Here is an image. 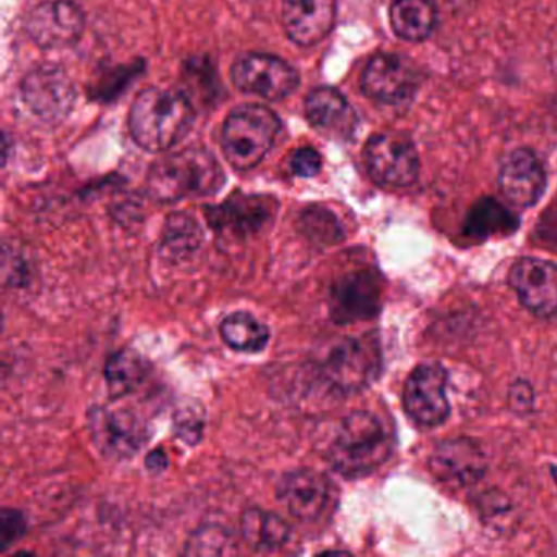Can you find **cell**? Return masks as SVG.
<instances>
[{"mask_svg":"<svg viewBox=\"0 0 557 557\" xmlns=\"http://www.w3.org/2000/svg\"><path fill=\"white\" fill-rule=\"evenodd\" d=\"M226 182L220 161L205 148H187L159 159L149 169L146 191L159 203L211 197Z\"/></svg>","mask_w":557,"mask_h":557,"instance_id":"6da1fadb","label":"cell"},{"mask_svg":"<svg viewBox=\"0 0 557 557\" xmlns=\"http://www.w3.org/2000/svg\"><path fill=\"white\" fill-rule=\"evenodd\" d=\"M195 122L194 103L184 94L149 87L138 94L129 112V132L136 145L158 154L174 148Z\"/></svg>","mask_w":557,"mask_h":557,"instance_id":"7a4b0ae2","label":"cell"},{"mask_svg":"<svg viewBox=\"0 0 557 557\" xmlns=\"http://www.w3.org/2000/svg\"><path fill=\"white\" fill-rule=\"evenodd\" d=\"M393 451V436L380 417L364 410L348 413L327 448V461L337 474L363 478L376 471Z\"/></svg>","mask_w":557,"mask_h":557,"instance_id":"3957f363","label":"cell"},{"mask_svg":"<svg viewBox=\"0 0 557 557\" xmlns=\"http://www.w3.org/2000/svg\"><path fill=\"white\" fill-rule=\"evenodd\" d=\"M282 129L269 107L240 106L227 115L221 133L224 158L236 171H250L267 158Z\"/></svg>","mask_w":557,"mask_h":557,"instance_id":"277c9868","label":"cell"},{"mask_svg":"<svg viewBox=\"0 0 557 557\" xmlns=\"http://www.w3.org/2000/svg\"><path fill=\"white\" fill-rule=\"evenodd\" d=\"M381 347L373 334L342 338L322 360V380L335 393L350 396L370 386L381 371Z\"/></svg>","mask_w":557,"mask_h":557,"instance_id":"5b68a950","label":"cell"},{"mask_svg":"<svg viewBox=\"0 0 557 557\" xmlns=\"http://www.w3.org/2000/svg\"><path fill=\"white\" fill-rule=\"evenodd\" d=\"M90 438L106 458L125 461L135 458L151 432L141 413L122 406H96L89 412Z\"/></svg>","mask_w":557,"mask_h":557,"instance_id":"8992f818","label":"cell"},{"mask_svg":"<svg viewBox=\"0 0 557 557\" xmlns=\"http://www.w3.org/2000/svg\"><path fill=\"white\" fill-rule=\"evenodd\" d=\"M363 159L368 174L381 187L406 188L419 178V151L406 133L371 136L364 145Z\"/></svg>","mask_w":557,"mask_h":557,"instance_id":"52a82bcc","label":"cell"},{"mask_svg":"<svg viewBox=\"0 0 557 557\" xmlns=\"http://www.w3.org/2000/svg\"><path fill=\"white\" fill-rule=\"evenodd\" d=\"M276 495L289 515L302 523H319L334 513L337 488L327 475L302 468L280 479Z\"/></svg>","mask_w":557,"mask_h":557,"instance_id":"ba28073f","label":"cell"},{"mask_svg":"<svg viewBox=\"0 0 557 557\" xmlns=\"http://www.w3.org/2000/svg\"><path fill=\"white\" fill-rule=\"evenodd\" d=\"M361 92L381 106H409L420 87L416 67L403 54L377 53L361 73Z\"/></svg>","mask_w":557,"mask_h":557,"instance_id":"9c48e42d","label":"cell"},{"mask_svg":"<svg viewBox=\"0 0 557 557\" xmlns=\"http://www.w3.org/2000/svg\"><path fill=\"white\" fill-rule=\"evenodd\" d=\"M22 100L32 113L47 123L63 122L76 106L77 90L63 67L41 64L21 84Z\"/></svg>","mask_w":557,"mask_h":557,"instance_id":"30bf717a","label":"cell"},{"mask_svg":"<svg viewBox=\"0 0 557 557\" xmlns=\"http://www.w3.org/2000/svg\"><path fill=\"white\" fill-rule=\"evenodd\" d=\"M231 81L240 92L276 102L299 87V74L282 58L265 53H246L234 61Z\"/></svg>","mask_w":557,"mask_h":557,"instance_id":"8fae6325","label":"cell"},{"mask_svg":"<svg viewBox=\"0 0 557 557\" xmlns=\"http://www.w3.org/2000/svg\"><path fill=\"white\" fill-rule=\"evenodd\" d=\"M383 285L373 270H351L335 280L329 309L335 324L368 321L380 312Z\"/></svg>","mask_w":557,"mask_h":557,"instance_id":"7c38bea8","label":"cell"},{"mask_svg":"<svg viewBox=\"0 0 557 557\" xmlns=\"http://www.w3.org/2000/svg\"><path fill=\"white\" fill-rule=\"evenodd\" d=\"M208 224L231 239H247L275 220L276 200L262 195L234 194L224 203L207 207Z\"/></svg>","mask_w":557,"mask_h":557,"instance_id":"4fadbf2b","label":"cell"},{"mask_svg":"<svg viewBox=\"0 0 557 557\" xmlns=\"http://www.w3.org/2000/svg\"><path fill=\"white\" fill-rule=\"evenodd\" d=\"M28 37L45 50L73 47L86 30V14L70 0L37 5L25 22Z\"/></svg>","mask_w":557,"mask_h":557,"instance_id":"5bb4252c","label":"cell"},{"mask_svg":"<svg viewBox=\"0 0 557 557\" xmlns=\"http://www.w3.org/2000/svg\"><path fill=\"white\" fill-rule=\"evenodd\" d=\"M445 368L438 363H422L407 377L404 386V407L413 422L435 426L449 416L446 396Z\"/></svg>","mask_w":557,"mask_h":557,"instance_id":"9a60e30c","label":"cell"},{"mask_svg":"<svg viewBox=\"0 0 557 557\" xmlns=\"http://www.w3.org/2000/svg\"><path fill=\"white\" fill-rule=\"evenodd\" d=\"M546 185V169L533 149L517 148L502 159L498 188L513 207H534L543 197Z\"/></svg>","mask_w":557,"mask_h":557,"instance_id":"2e32d148","label":"cell"},{"mask_svg":"<svg viewBox=\"0 0 557 557\" xmlns=\"http://www.w3.org/2000/svg\"><path fill=\"white\" fill-rule=\"evenodd\" d=\"M508 282L528 311L540 318L557 314V265L553 262L523 257L511 267Z\"/></svg>","mask_w":557,"mask_h":557,"instance_id":"e0dca14e","label":"cell"},{"mask_svg":"<svg viewBox=\"0 0 557 557\" xmlns=\"http://www.w3.org/2000/svg\"><path fill=\"white\" fill-rule=\"evenodd\" d=\"M429 466L438 481L466 487L475 484L487 471V458L474 440L449 438L435 446Z\"/></svg>","mask_w":557,"mask_h":557,"instance_id":"ac0fdd59","label":"cell"},{"mask_svg":"<svg viewBox=\"0 0 557 557\" xmlns=\"http://www.w3.org/2000/svg\"><path fill=\"white\" fill-rule=\"evenodd\" d=\"M337 0H282L283 28L293 44H321L335 25Z\"/></svg>","mask_w":557,"mask_h":557,"instance_id":"d6986e66","label":"cell"},{"mask_svg":"<svg viewBox=\"0 0 557 557\" xmlns=\"http://www.w3.org/2000/svg\"><path fill=\"white\" fill-rule=\"evenodd\" d=\"M305 112L312 128L335 141H350L357 132V112L344 94L334 87L312 89L306 97Z\"/></svg>","mask_w":557,"mask_h":557,"instance_id":"ffe728a7","label":"cell"},{"mask_svg":"<svg viewBox=\"0 0 557 557\" xmlns=\"http://www.w3.org/2000/svg\"><path fill=\"white\" fill-rule=\"evenodd\" d=\"M389 22L397 38L422 44L435 30V4L433 0H391Z\"/></svg>","mask_w":557,"mask_h":557,"instance_id":"44dd1931","label":"cell"},{"mask_svg":"<svg viewBox=\"0 0 557 557\" xmlns=\"http://www.w3.org/2000/svg\"><path fill=\"white\" fill-rule=\"evenodd\" d=\"M240 536L256 553H275L288 543L292 530L278 515L249 508L240 517Z\"/></svg>","mask_w":557,"mask_h":557,"instance_id":"7402d4cb","label":"cell"},{"mask_svg":"<svg viewBox=\"0 0 557 557\" xmlns=\"http://www.w3.org/2000/svg\"><path fill=\"white\" fill-rule=\"evenodd\" d=\"M520 226L517 214L497 198L484 197L475 201L465 221V234L484 240L494 236H508Z\"/></svg>","mask_w":557,"mask_h":557,"instance_id":"603a6c76","label":"cell"},{"mask_svg":"<svg viewBox=\"0 0 557 557\" xmlns=\"http://www.w3.org/2000/svg\"><path fill=\"white\" fill-rule=\"evenodd\" d=\"M151 364L139 351L123 348L115 351L106 363V381L113 397H125L145 384Z\"/></svg>","mask_w":557,"mask_h":557,"instance_id":"cb8c5ba5","label":"cell"},{"mask_svg":"<svg viewBox=\"0 0 557 557\" xmlns=\"http://www.w3.org/2000/svg\"><path fill=\"white\" fill-rule=\"evenodd\" d=\"M220 332L224 344L240 354H259L270 342L269 325L246 311L226 315L221 322Z\"/></svg>","mask_w":557,"mask_h":557,"instance_id":"d4e9b609","label":"cell"},{"mask_svg":"<svg viewBox=\"0 0 557 557\" xmlns=\"http://www.w3.org/2000/svg\"><path fill=\"white\" fill-rule=\"evenodd\" d=\"M203 240V230L191 214L172 213L162 230L161 250L168 259L184 260L195 256Z\"/></svg>","mask_w":557,"mask_h":557,"instance_id":"484cf974","label":"cell"},{"mask_svg":"<svg viewBox=\"0 0 557 557\" xmlns=\"http://www.w3.org/2000/svg\"><path fill=\"white\" fill-rule=\"evenodd\" d=\"M299 230L318 246H332L344 239V227L338 218L321 205L306 208L299 216Z\"/></svg>","mask_w":557,"mask_h":557,"instance_id":"4316f807","label":"cell"},{"mask_svg":"<svg viewBox=\"0 0 557 557\" xmlns=\"http://www.w3.org/2000/svg\"><path fill=\"white\" fill-rule=\"evenodd\" d=\"M234 553H237V544L233 534L218 524L198 528L185 547V554L194 556H227Z\"/></svg>","mask_w":557,"mask_h":557,"instance_id":"83f0119b","label":"cell"},{"mask_svg":"<svg viewBox=\"0 0 557 557\" xmlns=\"http://www.w3.org/2000/svg\"><path fill=\"white\" fill-rule=\"evenodd\" d=\"M205 416L200 406H185L178 410L175 416V432L181 436L182 442L195 443L200 442L203 435Z\"/></svg>","mask_w":557,"mask_h":557,"instance_id":"f1b7e54d","label":"cell"},{"mask_svg":"<svg viewBox=\"0 0 557 557\" xmlns=\"http://www.w3.org/2000/svg\"><path fill=\"white\" fill-rule=\"evenodd\" d=\"M27 533V520L24 515L14 508H4L0 511V544L2 550L8 549L15 541Z\"/></svg>","mask_w":557,"mask_h":557,"instance_id":"f546056e","label":"cell"},{"mask_svg":"<svg viewBox=\"0 0 557 557\" xmlns=\"http://www.w3.org/2000/svg\"><path fill=\"white\" fill-rule=\"evenodd\" d=\"M289 168H292L293 174L298 175V177H314L321 172L322 156L309 146L296 149L293 152L292 161H289Z\"/></svg>","mask_w":557,"mask_h":557,"instance_id":"4dcf8cb0","label":"cell"},{"mask_svg":"<svg viewBox=\"0 0 557 557\" xmlns=\"http://www.w3.org/2000/svg\"><path fill=\"white\" fill-rule=\"evenodd\" d=\"M510 407L517 413H527L533 409V387L527 381H517L508 394Z\"/></svg>","mask_w":557,"mask_h":557,"instance_id":"1f68e13d","label":"cell"},{"mask_svg":"<svg viewBox=\"0 0 557 557\" xmlns=\"http://www.w3.org/2000/svg\"><path fill=\"white\" fill-rule=\"evenodd\" d=\"M146 465H148V469H151L152 472H161L168 468V456L164 455L162 449H156V451H151L146 458Z\"/></svg>","mask_w":557,"mask_h":557,"instance_id":"d6a6232c","label":"cell"},{"mask_svg":"<svg viewBox=\"0 0 557 557\" xmlns=\"http://www.w3.org/2000/svg\"><path fill=\"white\" fill-rule=\"evenodd\" d=\"M550 472H553L554 481H556L557 484V466H553V468H550Z\"/></svg>","mask_w":557,"mask_h":557,"instance_id":"836d02e7","label":"cell"}]
</instances>
